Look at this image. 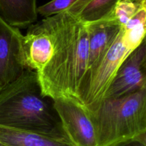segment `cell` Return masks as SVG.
Masks as SVG:
<instances>
[{"label":"cell","mask_w":146,"mask_h":146,"mask_svg":"<svg viewBox=\"0 0 146 146\" xmlns=\"http://www.w3.org/2000/svg\"><path fill=\"white\" fill-rule=\"evenodd\" d=\"M40 22L51 34L54 46L51 59L37 74L43 94L53 100L67 97L78 101V89L88 68L87 25L67 11Z\"/></svg>","instance_id":"6da1fadb"},{"label":"cell","mask_w":146,"mask_h":146,"mask_svg":"<svg viewBox=\"0 0 146 146\" xmlns=\"http://www.w3.org/2000/svg\"><path fill=\"white\" fill-rule=\"evenodd\" d=\"M0 126L69 142L54 100L43 94L37 74L29 68L0 88Z\"/></svg>","instance_id":"7a4b0ae2"},{"label":"cell","mask_w":146,"mask_h":146,"mask_svg":"<svg viewBox=\"0 0 146 146\" xmlns=\"http://www.w3.org/2000/svg\"><path fill=\"white\" fill-rule=\"evenodd\" d=\"M90 114L98 146H113L146 134V89L104 98Z\"/></svg>","instance_id":"3957f363"},{"label":"cell","mask_w":146,"mask_h":146,"mask_svg":"<svg viewBox=\"0 0 146 146\" xmlns=\"http://www.w3.org/2000/svg\"><path fill=\"white\" fill-rule=\"evenodd\" d=\"M131 52L121 29L104 56L87 69L78 89V100L88 112L94 113L98 108L118 68Z\"/></svg>","instance_id":"277c9868"},{"label":"cell","mask_w":146,"mask_h":146,"mask_svg":"<svg viewBox=\"0 0 146 146\" xmlns=\"http://www.w3.org/2000/svg\"><path fill=\"white\" fill-rule=\"evenodd\" d=\"M67 138L74 146H98L90 113L76 100L61 97L54 100Z\"/></svg>","instance_id":"5b68a950"},{"label":"cell","mask_w":146,"mask_h":146,"mask_svg":"<svg viewBox=\"0 0 146 146\" xmlns=\"http://www.w3.org/2000/svg\"><path fill=\"white\" fill-rule=\"evenodd\" d=\"M24 35L0 16V88L15 81L26 69Z\"/></svg>","instance_id":"8992f818"},{"label":"cell","mask_w":146,"mask_h":146,"mask_svg":"<svg viewBox=\"0 0 146 146\" xmlns=\"http://www.w3.org/2000/svg\"><path fill=\"white\" fill-rule=\"evenodd\" d=\"M145 68L146 44L144 40L122 63L105 98H118L146 89Z\"/></svg>","instance_id":"52a82bcc"},{"label":"cell","mask_w":146,"mask_h":146,"mask_svg":"<svg viewBox=\"0 0 146 146\" xmlns=\"http://www.w3.org/2000/svg\"><path fill=\"white\" fill-rule=\"evenodd\" d=\"M23 51L26 68L36 74L51 59L54 51L53 38L41 22L29 26L23 38Z\"/></svg>","instance_id":"ba28073f"},{"label":"cell","mask_w":146,"mask_h":146,"mask_svg":"<svg viewBox=\"0 0 146 146\" xmlns=\"http://www.w3.org/2000/svg\"><path fill=\"white\" fill-rule=\"evenodd\" d=\"M86 25L88 31V68H89L99 61L111 46L121 31V27L115 19L102 20Z\"/></svg>","instance_id":"9c48e42d"},{"label":"cell","mask_w":146,"mask_h":146,"mask_svg":"<svg viewBox=\"0 0 146 146\" xmlns=\"http://www.w3.org/2000/svg\"><path fill=\"white\" fill-rule=\"evenodd\" d=\"M119 0H78L68 12L85 24L114 19V11Z\"/></svg>","instance_id":"30bf717a"},{"label":"cell","mask_w":146,"mask_h":146,"mask_svg":"<svg viewBox=\"0 0 146 146\" xmlns=\"http://www.w3.org/2000/svg\"><path fill=\"white\" fill-rule=\"evenodd\" d=\"M3 19L14 27H25L36 20V0H0Z\"/></svg>","instance_id":"8fae6325"},{"label":"cell","mask_w":146,"mask_h":146,"mask_svg":"<svg viewBox=\"0 0 146 146\" xmlns=\"http://www.w3.org/2000/svg\"><path fill=\"white\" fill-rule=\"evenodd\" d=\"M0 141L7 146H74L68 141L4 126H0Z\"/></svg>","instance_id":"7c38bea8"},{"label":"cell","mask_w":146,"mask_h":146,"mask_svg":"<svg viewBox=\"0 0 146 146\" xmlns=\"http://www.w3.org/2000/svg\"><path fill=\"white\" fill-rule=\"evenodd\" d=\"M145 22L146 7H143L121 27L124 41L132 51L145 40Z\"/></svg>","instance_id":"4fadbf2b"},{"label":"cell","mask_w":146,"mask_h":146,"mask_svg":"<svg viewBox=\"0 0 146 146\" xmlns=\"http://www.w3.org/2000/svg\"><path fill=\"white\" fill-rule=\"evenodd\" d=\"M78 0H51L46 4L37 7V14L49 17L69 9Z\"/></svg>","instance_id":"5bb4252c"},{"label":"cell","mask_w":146,"mask_h":146,"mask_svg":"<svg viewBox=\"0 0 146 146\" xmlns=\"http://www.w3.org/2000/svg\"><path fill=\"white\" fill-rule=\"evenodd\" d=\"M113 146H146V134L118 143Z\"/></svg>","instance_id":"9a60e30c"},{"label":"cell","mask_w":146,"mask_h":146,"mask_svg":"<svg viewBox=\"0 0 146 146\" xmlns=\"http://www.w3.org/2000/svg\"><path fill=\"white\" fill-rule=\"evenodd\" d=\"M0 146H7V145H4V144H3L2 143H1V141H0Z\"/></svg>","instance_id":"2e32d148"}]
</instances>
